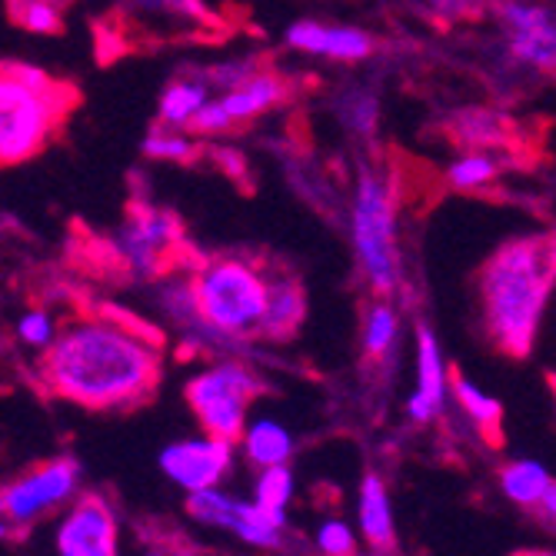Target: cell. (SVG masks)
<instances>
[{"label": "cell", "instance_id": "6da1fadb", "mask_svg": "<svg viewBox=\"0 0 556 556\" xmlns=\"http://www.w3.org/2000/svg\"><path fill=\"white\" fill-rule=\"evenodd\" d=\"M43 387L93 414L137 410L164 380V350L157 333L140 324L84 314L61 327L50 350L40 353Z\"/></svg>", "mask_w": 556, "mask_h": 556}, {"label": "cell", "instance_id": "7a4b0ae2", "mask_svg": "<svg viewBox=\"0 0 556 556\" xmlns=\"http://www.w3.org/2000/svg\"><path fill=\"white\" fill-rule=\"evenodd\" d=\"M477 324L503 357L527 361L556 296V230H527L496 243L473 280Z\"/></svg>", "mask_w": 556, "mask_h": 556}, {"label": "cell", "instance_id": "3957f363", "mask_svg": "<svg viewBox=\"0 0 556 556\" xmlns=\"http://www.w3.org/2000/svg\"><path fill=\"white\" fill-rule=\"evenodd\" d=\"M346 237L370 293L393 296L403 287L400 180L380 161H364L353 174L346 200Z\"/></svg>", "mask_w": 556, "mask_h": 556}, {"label": "cell", "instance_id": "277c9868", "mask_svg": "<svg viewBox=\"0 0 556 556\" xmlns=\"http://www.w3.org/2000/svg\"><path fill=\"white\" fill-rule=\"evenodd\" d=\"M74 93L47 71L0 61V170L34 161L54 140Z\"/></svg>", "mask_w": 556, "mask_h": 556}, {"label": "cell", "instance_id": "5b68a950", "mask_svg": "<svg viewBox=\"0 0 556 556\" xmlns=\"http://www.w3.org/2000/svg\"><path fill=\"white\" fill-rule=\"evenodd\" d=\"M197 311L220 337L247 346L261 340L270 293V267L250 257H207L190 267Z\"/></svg>", "mask_w": 556, "mask_h": 556}, {"label": "cell", "instance_id": "8992f818", "mask_svg": "<svg viewBox=\"0 0 556 556\" xmlns=\"http://www.w3.org/2000/svg\"><path fill=\"white\" fill-rule=\"evenodd\" d=\"M264 390V377L240 353H227V357H207V364L187 377L184 403L204 433L240 440Z\"/></svg>", "mask_w": 556, "mask_h": 556}, {"label": "cell", "instance_id": "52a82bcc", "mask_svg": "<svg viewBox=\"0 0 556 556\" xmlns=\"http://www.w3.org/2000/svg\"><path fill=\"white\" fill-rule=\"evenodd\" d=\"M490 54L510 77H556V8L543 0H500Z\"/></svg>", "mask_w": 556, "mask_h": 556}, {"label": "cell", "instance_id": "ba28073f", "mask_svg": "<svg viewBox=\"0 0 556 556\" xmlns=\"http://www.w3.org/2000/svg\"><path fill=\"white\" fill-rule=\"evenodd\" d=\"M180 220L154 204H137L108 240L111 257L134 280H157L167 270H174L180 261Z\"/></svg>", "mask_w": 556, "mask_h": 556}, {"label": "cell", "instance_id": "9c48e42d", "mask_svg": "<svg viewBox=\"0 0 556 556\" xmlns=\"http://www.w3.org/2000/svg\"><path fill=\"white\" fill-rule=\"evenodd\" d=\"M184 514L204 530L227 533L230 540L250 549H280L290 533V520L274 517L270 510L257 507L250 496L233 493L227 483L197 490L184 496Z\"/></svg>", "mask_w": 556, "mask_h": 556}, {"label": "cell", "instance_id": "30bf717a", "mask_svg": "<svg viewBox=\"0 0 556 556\" xmlns=\"http://www.w3.org/2000/svg\"><path fill=\"white\" fill-rule=\"evenodd\" d=\"M80 493H84L80 460L50 457L0 486V510L8 514L14 530H27L47 517L64 514Z\"/></svg>", "mask_w": 556, "mask_h": 556}, {"label": "cell", "instance_id": "8fae6325", "mask_svg": "<svg viewBox=\"0 0 556 556\" xmlns=\"http://www.w3.org/2000/svg\"><path fill=\"white\" fill-rule=\"evenodd\" d=\"M117 21L140 43H190L224 30L220 14L207 0H121Z\"/></svg>", "mask_w": 556, "mask_h": 556}, {"label": "cell", "instance_id": "7c38bea8", "mask_svg": "<svg viewBox=\"0 0 556 556\" xmlns=\"http://www.w3.org/2000/svg\"><path fill=\"white\" fill-rule=\"evenodd\" d=\"M293 87L283 74L264 67L261 74H254L250 80H243L240 87H230V90H220L207 100V108L197 114L193 121V134L200 140L207 137H227L230 130L237 127H247L254 124L267 114H274L277 108H283L290 100Z\"/></svg>", "mask_w": 556, "mask_h": 556}, {"label": "cell", "instance_id": "4fadbf2b", "mask_svg": "<svg viewBox=\"0 0 556 556\" xmlns=\"http://www.w3.org/2000/svg\"><path fill=\"white\" fill-rule=\"evenodd\" d=\"M237 440L214 437V433H193V437H177L157 453V470L170 486H177L184 496L197 490H211L230 483L237 473Z\"/></svg>", "mask_w": 556, "mask_h": 556}, {"label": "cell", "instance_id": "5bb4252c", "mask_svg": "<svg viewBox=\"0 0 556 556\" xmlns=\"http://www.w3.org/2000/svg\"><path fill=\"white\" fill-rule=\"evenodd\" d=\"M54 556H121V517L104 493H80L50 530Z\"/></svg>", "mask_w": 556, "mask_h": 556}, {"label": "cell", "instance_id": "9a60e30c", "mask_svg": "<svg viewBox=\"0 0 556 556\" xmlns=\"http://www.w3.org/2000/svg\"><path fill=\"white\" fill-rule=\"evenodd\" d=\"M453 403V370L443 357L440 337L433 327L417 324L414 327V387L403 403V417L414 427L437 424L446 407Z\"/></svg>", "mask_w": 556, "mask_h": 556}, {"label": "cell", "instance_id": "2e32d148", "mask_svg": "<svg viewBox=\"0 0 556 556\" xmlns=\"http://www.w3.org/2000/svg\"><path fill=\"white\" fill-rule=\"evenodd\" d=\"M283 43L293 54L330 64H367L377 54V37L367 27L320 17H300L287 24Z\"/></svg>", "mask_w": 556, "mask_h": 556}, {"label": "cell", "instance_id": "e0dca14e", "mask_svg": "<svg viewBox=\"0 0 556 556\" xmlns=\"http://www.w3.org/2000/svg\"><path fill=\"white\" fill-rule=\"evenodd\" d=\"M240 460L250 470H264V467H280V464H293L296 457V433L290 430L287 420L274 417V414H254L247 420L240 440Z\"/></svg>", "mask_w": 556, "mask_h": 556}, {"label": "cell", "instance_id": "ac0fdd59", "mask_svg": "<svg viewBox=\"0 0 556 556\" xmlns=\"http://www.w3.org/2000/svg\"><path fill=\"white\" fill-rule=\"evenodd\" d=\"M353 523H357L364 543L370 549H393L396 546V520L390 486L377 470H367L357 483V503H353Z\"/></svg>", "mask_w": 556, "mask_h": 556}, {"label": "cell", "instance_id": "d6986e66", "mask_svg": "<svg viewBox=\"0 0 556 556\" xmlns=\"http://www.w3.org/2000/svg\"><path fill=\"white\" fill-rule=\"evenodd\" d=\"M307 320V290L303 283L280 267H270V293H267V317L261 340L267 343H287L300 333Z\"/></svg>", "mask_w": 556, "mask_h": 556}, {"label": "cell", "instance_id": "ffe728a7", "mask_svg": "<svg viewBox=\"0 0 556 556\" xmlns=\"http://www.w3.org/2000/svg\"><path fill=\"white\" fill-rule=\"evenodd\" d=\"M327 111L333 117V124L353 137V140H374L380 130V117H383V104H380V90L364 84V80H353V84H340L330 100H327Z\"/></svg>", "mask_w": 556, "mask_h": 556}, {"label": "cell", "instance_id": "44dd1931", "mask_svg": "<svg viewBox=\"0 0 556 556\" xmlns=\"http://www.w3.org/2000/svg\"><path fill=\"white\" fill-rule=\"evenodd\" d=\"M211 97H214V87H211L204 67H193V71L170 77L157 100V124L174 127V130H190L197 114L207 108Z\"/></svg>", "mask_w": 556, "mask_h": 556}, {"label": "cell", "instance_id": "7402d4cb", "mask_svg": "<svg viewBox=\"0 0 556 556\" xmlns=\"http://www.w3.org/2000/svg\"><path fill=\"white\" fill-rule=\"evenodd\" d=\"M450 140L460 150H503L514 143V121L496 108H460L446 121Z\"/></svg>", "mask_w": 556, "mask_h": 556}, {"label": "cell", "instance_id": "603a6c76", "mask_svg": "<svg viewBox=\"0 0 556 556\" xmlns=\"http://www.w3.org/2000/svg\"><path fill=\"white\" fill-rule=\"evenodd\" d=\"M403 317L390 296H374L361 317V353L370 364L390 367L400 350Z\"/></svg>", "mask_w": 556, "mask_h": 556}, {"label": "cell", "instance_id": "cb8c5ba5", "mask_svg": "<svg viewBox=\"0 0 556 556\" xmlns=\"http://www.w3.org/2000/svg\"><path fill=\"white\" fill-rule=\"evenodd\" d=\"M496 486L503 493V500H510L514 507L520 510H536L540 500L546 496V490L553 486V477L549 470L533 460V457H517V460H507L496 473Z\"/></svg>", "mask_w": 556, "mask_h": 556}, {"label": "cell", "instance_id": "d4e9b609", "mask_svg": "<svg viewBox=\"0 0 556 556\" xmlns=\"http://www.w3.org/2000/svg\"><path fill=\"white\" fill-rule=\"evenodd\" d=\"M453 407L460 417L490 443H500V427H503V403L486 393L480 383H473L464 374H453Z\"/></svg>", "mask_w": 556, "mask_h": 556}, {"label": "cell", "instance_id": "484cf974", "mask_svg": "<svg viewBox=\"0 0 556 556\" xmlns=\"http://www.w3.org/2000/svg\"><path fill=\"white\" fill-rule=\"evenodd\" d=\"M503 174V157L500 150H460L443 170V180L450 190L457 193H480L493 187Z\"/></svg>", "mask_w": 556, "mask_h": 556}, {"label": "cell", "instance_id": "4316f807", "mask_svg": "<svg viewBox=\"0 0 556 556\" xmlns=\"http://www.w3.org/2000/svg\"><path fill=\"white\" fill-rule=\"evenodd\" d=\"M293 496H296V473H293V464L254 470V483H250V500H254L257 507L270 510V514L280 517V520H290Z\"/></svg>", "mask_w": 556, "mask_h": 556}, {"label": "cell", "instance_id": "83f0119b", "mask_svg": "<svg viewBox=\"0 0 556 556\" xmlns=\"http://www.w3.org/2000/svg\"><path fill=\"white\" fill-rule=\"evenodd\" d=\"M143 157L157 161V164H174V167H184V164H193L200 157V137L193 130H174V127H154L143 143Z\"/></svg>", "mask_w": 556, "mask_h": 556}, {"label": "cell", "instance_id": "f1b7e54d", "mask_svg": "<svg viewBox=\"0 0 556 556\" xmlns=\"http://www.w3.org/2000/svg\"><path fill=\"white\" fill-rule=\"evenodd\" d=\"M311 543H314V549L320 556H357L364 536H361V530H357V523H353V520L330 514V517L317 520V527L311 533Z\"/></svg>", "mask_w": 556, "mask_h": 556}, {"label": "cell", "instance_id": "f546056e", "mask_svg": "<svg viewBox=\"0 0 556 556\" xmlns=\"http://www.w3.org/2000/svg\"><path fill=\"white\" fill-rule=\"evenodd\" d=\"M14 21L37 37H50L64 27V0H11Z\"/></svg>", "mask_w": 556, "mask_h": 556}, {"label": "cell", "instance_id": "4dcf8cb0", "mask_svg": "<svg viewBox=\"0 0 556 556\" xmlns=\"http://www.w3.org/2000/svg\"><path fill=\"white\" fill-rule=\"evenodd\" d=\"M58 333H61L58 317L50 314V311H43V307H30V311H24V314L14 320V337H17V343L27 346V350H34V353H43V350L54 346Z\"/></svg>", "mask_w": 556, "mask_h": 556}, {"label": "cell", "instance_id": "1f68e13d", "mask_svg": "<svg viewBox=\"0 0 556 556\" xmlns=\"http://www.w3.org/2000/svg\"><path fill=\"white\" fill-rule=\"evenodd\" d=\"M261 71H264V61L261 58H230V61H217V64L204 67L214 93L230 90V87H240L243 80H250V77L261 74Z\"/></svg>", "mask_w": 556, "mask_h": 556}, {"label": "cell", "instance_id": "d6a6232c", "mask_svg": "<svg viewBox=\"0 0 556 556\" xmlns=\"http://www.w3.org/2000/svg\"><path fill=\"white\" fill-rule=\"evenodd\" d=\"M424 8L443 24H457L473 14V0H424Z\"/></svg>", "mask_w": 556, "mask_h": 556}, {"label": "cell", "instance_id": "836d02e7", "mask_svg": "<svg viewBox=\"0 0 556 556\" xmlns=\"http://www.w3.org/2000/svg\"><path fill=\"white\" fill-rule=\"evenodd\" d=\"M533 514H536V520H540L546 530L556 533V480H553V486L546 490V496L540 500V507H536Z\"/></svg>", "mask_w": 556, "mask_h": 556}, {"label": "cell", "instance_id": "e575fe53", "mask_svg": "<svg viewBox=\"0 0 556 556\" xmlns=\"http://www.w3.org/2000/svg\"><path fill=\"white\" fill-rule=\"evenodd\" d=\"M140 556H184V553L174 549V546H150V549H143Z\"/></svg>", "mask_w": 556, "mask_h": 556}, {"label": "cell", "instance_id": "d590c367", "mask_svg": "<svg viewBox=\"0 0 556 556\" xmlns=\"http://www.w3.org/2000/svg\"><path fill=\"white\" fill-rule=\"evenodd\" d=\"M11 533H14V523L8 520V514H4V510H0V543H4Z\"/></svg>", "mask_w": 556, "mask_h": 556}, {"label": "cell", "instance_id": "8d00e7d4", "mask_svg": "<svg viewBox=\"0 0 556 556\" xmlns=\"http://www.w3.org/2000/svg\"><path fill=\"white\" fill-rule=\"evenodd\" d=\"M549 393H553V407H556V374L549 377Z\"/></svg>", "mask_w": 556, "mask_h": 556}, {"label": "cell", "instance_id": "74e56055", "mask_svg": "<svg viewBox=\"0 0 556 556\" xmlns=\"http://www.w3.org/2000/svg\"><path fill=\"white\" fill-rule=\"evenodd\" d=\"M64 4H67V0H64Z\"/></svg>", "mask_w": 556, "mask_h": 556}]
</instances>
